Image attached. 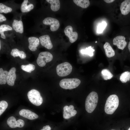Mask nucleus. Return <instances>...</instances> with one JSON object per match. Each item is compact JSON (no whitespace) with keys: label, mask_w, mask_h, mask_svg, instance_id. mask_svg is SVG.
<instances>
[{"label":"nucleus","mask_w":130,"mask_h":130,"mask_svg":"<svg viewBox=\"0 0 130 130\" xmlns=\"http://www.w3.org/2000/svg\"><path fill=\"white\" fill-rule=\"evenodd\" d=\"M119 104L118 97L115 94L110 95L107 98L104 107L105 112L108 114H113Z\"/></svg>","instance_id":"nucleus-1"},{"label":"nucleus","mask_w":130,"mask_h":130,"mask_svg":"<svg viewBox=\"0 0 130 130\" xmlns=\"http://www.w3.org/2000/svg\"><path fill=\"white\" fill-rule=\"evenodd\" d=\"M98 100V95L96 92L92 91L88 95L85 103V109L88 112L90 113L94 111L96 107Z\"/></svg>","instance_id":"nucleus-2"},{"label":"nucleus","mask_w":130,"mask_h":130,"mask_svg":"<svg viewBox=\"0 0 130 130\" xmlns=\"http://www.w3.org/2000/svg\"><path fill=\"white\" fill-rule=\"evenodd\" d=\"M80 83V80L77 78H64L60 80L59 84L63 89L71 90L78 87Z\"/></svg>","instance_id":"nucleus-3"},{"label":"nucleus","mask_w":130,"mask_h":130,"mask_svg":"<svg viewBox=\"0 0 130 130\" xmlns=\"http://www.w3.org/2000/svg\"><path fill=\"white\" fill-rule=\"evenodd\" d=\"M27 95L30 101L34 105L39 106L42 104L43 98L38 91L34 89H32L28 92Z\"/></svg>","instance_id":"nucleus-4"},{"label":"nucleus","mask_w":130,"mask_h":130,"mask_svg":"<svg viewBox=\"0 0 130 130\" xmlns=\"http://www.w3.org/2000/svg\"><path fill=\"white\" fill-rule=\"evenodd\" d=\"M72 67L69 62H65L58 65L56 68L57 73L59 76L64 77L69 74L71 72Z\"/></svg>","instance_id":"nucleus-5"},{"label":"nucleus","mask_w":130,"mask_h":130,"mask_svg":"<svg viewBox=\"0 0 130 130\" xmlns=\"http://www.w3.org/2000/svg\"><path fill=\"white\" fill-rule=\"evenodd\" d=\"M53 58V56L50 52H42L39 54L37 59V63L39 66L44 67L46 63L51 61Z\"/></svg>","instance_id":"nucleus-6"},{"label":"nucleus","mask_w":130,"mask_h":130,"mask_svg":"<svg viewBox=\"0 0 130 130\" xmlns=\"http://www.w3.org/2000/svg\"><path fill=\"white\" fill-rule=\"evenodd\" d=\"M43 22L45 25H50V30L52 31H57L60 26L58 20L52 17H48L45 18L43 20Z\"/></svg>","instance_id":"nucleus-7"},{"label":"nucleus","mask_w":130,"mask_h":130,"mask_svg":"<svg viewBox=\"0 0 130 130\" xmlns=\"http://www.w3.org/2000/svg\"><path fill=\"white\" fill-rule=\"evenodd\" d=\"M64 32L65 35L69 38L71 43H73L77 40L78 36V33L76 32L73 31V28L71 26H67L65 28Z\"/></svg>","instance_id":"nucleus-8"},{"label":"nucleus","mask_w":130,"mask_h":130,"mask_svg":"<svg viewBox=\"0 0 130 130\" xmlns=\"http://www.w3.org/2000/svg\"><path fill=\"white\" fill-rule=\"evenodd\" d=\"M74 107L72 105L69 106H65L63 108V117L65 119H68L74 116L77 114V111L74 110Z\"/></svg>","instance_id":"nucleus-9"},{"label":"nucleus","mask_w":130,"mask_h":130,"mask_svg":"<svg viewBox=\"0 0 130 130\" xmlns=\"http://www.w3.org/2000/svg\"><path fill=\"white\" fill-rule=\"evenodd\" d=\"M125 39V37L123 36H117L113 39V44L116 46L118 49L123 50L127 45Z\"/></svg>","instance_id":"nucleus-10"},{"label":"nucleus","mask_w":130,"mask_h":130,"mask_svg":"<svg viewBox=\"0 0 130 130\" xmlns=\"http://www.w3.org/2000/svg\"><path fill=\"white\" fill-rule=\"evenodd\" d=\"M39 41L41 45L48 49H50L53 47V45L48 35H44L39 38Z\"/></svg>","instance_id":"nucleus-11"},{"label":"nucleus","mask_w":130,"mask_h":130,"mask_svg":"<svg viewBox=\"0 0 130 130\" xmlns=\"http://www.w3.org/2000/svg\"><path fill=\"white\" fill-rule=\"evenodd\" d=\"M19 114L20 116L30 120H34L38 117L37 114L29 110L22 109L19 111Z\"/></svg>","instance_id":"nucleus-12"},{"label":"nucleus","mask_w":130,"mask_h":130,"mask_svg":"<svg viewBox=\"0 0 130 130\" xmlns=\"http://www.w3.org/2000/svg\"><path fill=\"white\" fill-rule=\"evenodd\" d=\"M16 68L13 67L8 72L7 77V83L9 85L13 86L14 84V82L16 78Z\"/></svg>","instance_id":"nucleus-13"},{"label":"nucleus","mask_w":130,"mask_h":130,"mask_svg":"<svg viewBox=\"0 0 130 130\" xmlns=\"http://www.w3.org/2000/svg\"><path fill=\"white\" fill-rule=\"evenodd\" d=\"M28 41L29 43L28 48L30 50L32 51H36L39 44V39L36 37H31L28 38Z\"/></svg>","instance_id":"nucleus-14"},{"label":"nucleus","mask_w":130,"mask_h":130,"mask_svg":"<svg viewBox=\"0 0 130 130\" xmlns=\"http://www.w3.org/2000/svg\"><path fill=\"white\" fill-rule=\"evenodd\" d=\"M120 10L122 14H128L130 12V0H125L122 2L120 5Z\"/></svg>","instance_id":"nucleus-15"},{"label":"nucleus","mask_w":130,"mask_h":130,"mask_svg":"<svg viewBox=\"0 0 130 130\" xmlns=\"http://www.w3.org/2000/svg\"><path fill=\"white\" fill-rule=\"evenodd\" d=\"M13 28L17 32L22 33L24 32L23 23L21 20H14L12 24Z\"/></svg>","instance_id":"nucleus-16"},{"label":"nucleus","mask_w":130,"mask_h":130,"mask_svg":"<svg viewBox=\"0 0 130 130\" xmlns=\"http://www.w3.org/2000/svg\"><path fill=\"white\" fill-rule=\"evenodd\" d=\"M106 56L108 58L113 57L115 55V52L110 44L108 42H106L104 45Z\"/></svg>","instance_id":"nucleus-17"},{"label":"nucleus","mask_w":130,"mask_h":130,"mask_svg":"<svg viewBox=\"0 0 130 130\" xmlns=\"http://www.w3.org/2000/svg\"><path fill=\"white\" fill-rule=\"evenodd\" d=\"M28 2V0H24L22 3L20 7V10L22 13L29 12L33 8L34 6L33 4H30L27 5Z\"/></svg>","instance_id":"nucleus-18"},{"label":"nucleus","mask_w":130,"mask_h":130,"mask_svg":"<svg viewBox=\"0 0 130 130\" xmlns=\"http://www.w3.org/2000/svg\"><path fill=\"white\" fill-rule=\"evenodd\" d=\"M10 54L14 57L18 56L22 59H25L26 57V54L23 51H20L17 48L13 49Z\"/></svg>","instance_id":"nucleus-19"},{"label":"nucleus","mask_w":130,"mask_h":130,"mask_svg":"<svg viewBox=\"0 0 130 130\" xmlns=\"http://www.w3.org/2000/svg\"><path fill=\"white\" fill-rule=\"evenodd\" d=\"M51 4V9L54 11L58 10L60 7V3L58 0H46Z\"/></svg>","instance_id":"nucleus-20"},{"label":"nucleus","mask_w":130,"mask_h":130,"mask_svg":"<svg viewBox=\"0 0 130 130\" xmlns=\"http://www.w3.org/2000/svg\"><path fill=\"white\" fill-rule=\"evenodd\" d=\"M8 72L4 71L1 68H0V84H5L7 82V77Z\"/></svg>","instance_id":"nucleus-21"},{"label":"nucleus","mask_w":130,"mask_h":130,"mask_svg":"<svg viewBox=\"0 0 130 130\" xmlns=\"http://www.w3.org/2000/svg\"><path fill=\"white\" fill-rule=\"evenodd\" d=\"M73 1L78 6L83 8H86L90 5L88 0H73Z\"/></svg>","instance_id":"nucleus-22"},{"label":"nucleus","mask_w":130,"mask_h":130,"mask_svg":"<svg viewBox=\"0 0 130 130\" xmlns=\"http://www.w3.org/2000/svg\"><path fill=\"white\" fill-rule=\"evenodd\" d=\"M12 28L9 26L5 24H3L0 26V33L1 37L2 39H5L6 37L4 33V32L5 31L12 30Z\"/></svg>","instance_id":"nucleus-23"},{"label":"nucleus","mask_w":130,"mask_h":130,"mask_svg":"<svg viewBox=\"0 0 130 130\" xmlns=\"http://www.w3.org/2000/svg\"><path fill=\"white\" fill-rule=\"evenodd\" d=\"M120 79L123 83H126L130 80V72L126 71L122 73L121 75Z\"/></svg>","instance_id":"nucleus-24"},{"label":"nucleus","mask_w":130,"mask_h":130,"mask_svg":"<svg viewBox=\"0 0 130 130\" xmlns=\"http://www.w3.org/2000/svg\"><path fill=\"white\" fill-rule=\"evenodd\" d=\"M101 74L102 78L105 80L110 79L113 76L111 72L106 69L103 70L101 72Z\"/></svg>","instance_id":"nucleus-25"},{"label":"nucleus","mask_w":130,"mask_h":130,"mask_svg":"<svg viewBox=\"0 0 130 130\" xmlns=\"http://www.w3.org/2000/svg\"><path fill=\"white\" fill-rule=\"evenodd\" d=\"M7 123L9 127L12 128L17 127V121L15 118L13 116L9 117L7 119Z\"/></svg>","instance_id":"nucleus-26"},{"label":"nucleus","mask_w":130,"mask_h":130,"mask_svg":"<svg viewBox=\"0 0 130 130\" xmlns=\"http://www.w3.org/2000/svg\"><path fill=\"white\" fill-rule=\"evenodd\" d=\"M21 67L23 71L30 73L35 70V66L33 64H29L26 65H22Z\"/></svg>","instance_id":"nucleus-27"},{"label":"nucleus","mask_w":130,"mask_h":130,"mask_svg":"<svg viewBox=\"0 0 130 130\" xmlns=\"http://www.w3.org/2000/svg\"><path fill=\"white\" fill-rule=\"evenodd\" d=\"M94 51V50L92 48L91 46H90L86 48L85 49L81 50L80 52L83 54H87L91 57L93 55V52Z\"/></svg>","instance_id":"nucleus-28"},{"label":"nucleus","mask_w":130,"mask_h":130,"mask_svg":"<svg viewBox=\"0 0 130 130\" xmlns=\"http://www.w3.org/2000/svg\"><path fill=\"white\" fill-rule=\"evenodd\" d=\"M12 10V9L2 3H0V13H7L11 12Z\"/></svg>","instance_id":"nucleus-29"},{"label":"nucleus","mask_w":130,"mask_h":130,"mask_svg":"<svg viewBox=\"0 0 130 130\" xmlns=\"http://www.w3.org/2000/svg\"><path fill=\"white\" fill-rule=\"evenodd\" d=\"M8 106L7 102L4 100L0 102V115H1L7 108Z\"/></svg>","instance_id":"nucleus-30"},{"label":"nucleus","mask_w":130,"mask_h":130,"mask_svg":"<svg viewBox=\"0 0 130 130\" xmlns=\"http://www.w3.org/2000/svg\"><path fill=\"white\" fill-rule=\"evenodd\" d=\"M107 25V23L105 21H103L98 26L97 32L98 33H102L106 26Z\"/></svg>","instance_id":"nucleus-31"},{"label":"nucleus","mask_w":130,"mask_h":130,"mask_svg":"<svg viewBox=\"0 0 130 130\" xmlns=\"http://www.w3.org/2000/svg\"><path fill=\"white\" fill-rule=\"evenodd\" d=\"M17 127L21 128L23 127L24 125V121L21 119H19L17 120Z\"/></svg>","instance_id":"nucleus-32"},{"label":"nucleus","mask_w":130,"mask_h":130,"mask_svg":"<svg viewBox=\"0 0 130 130\" xmlns=\"http://www.w3.org/2000/svg\"><path fill=\"white\" fill-rule=\"evenodd\" d=\"M6 17L2 14H0V22H2L6 21Z\"/></svg>","instance_id":"nucleus-33"},{"label":"nucleus","mask_w":130,"mask_h":130,"mask_svg":"<svg viewBox=\"0 0 130 130\" xmlns=\"http://www.w3.org/2000/svg\"><path fill=\"white\" fill-rule=\"evenodd\" d=\"M43 129L45 130H51V128L49 125H46L45 126L43 127Z\"/></svg>","instance_id":"nucleus-34"},{"label":"nucleus","mask_w":130,"mask_h":130,"mask_svg":"<svg viewBox=\"0 0 130 130\" xmlns=\"http://www.w3.org/2000/svg\"><path fill=\"white\" fill-rule=\"evenodd\" d=\"M115 0H104V1L105 2L107 3H111L113 1H114Z\"/></svg>","instance_id":"nucleus-35"},{"label":"nucleus","mask_w":130,"mask_h":130,"mask_svg":"<svg viewBox=\"0 0 130 130\" xmlns=\"http://www.w3.org/2000/svg\"><path fill=\"white\" fill-rule=\"evenodd\" d=\"M128 48L129 49V50L130 52V41L129 43V44L128 46Z\"/></svg>","instance_id":"nucleus-36"},{"label":"nucleus","mask_w":130,"mask_h":130,"mask_svg":"<svg viewBox=\"0 0 130 130\" xmlns=\"http://www.w3.org/2000/svg\"><path fill=\"white\" fill-rule=\"evenodd\" d=\"M127 130H130V127L128 128Z\"/></svg>","instance_id":"nucleus-37"},{"label":"nucleus","mask_w":130,"mask_h":130,"mask_svg":"<svg viewBox=\"0 0 130 130\" xmlns=\"http://www.w3.org/2000/svg\"><path fill=\"white\" fill-rule=\"evenodd\" d=\"M1 49V44H0V50Z\"/></svg>","instance_id":"nucleus-38"},{"label":"nucleus","mask_w":130,"mask_h":130,"mask_svg":"<svg viewBox=\"0 0 130 130\" xmlns=\"http://www.w3.org/2000/svg\"><path fill=\"white\" fill-rule=\"evenodd\" d=\"M40 130H45L44 129H41Z\"/></svg>","instance_id":"nucleus-39"},{"label":"nucleus","mask_w":130,"mask_h":130,"mask_svg":"<svg viewBox=\"0 0 130 130\" xmlns=\"http://www.w3.org/2000/svg\"><path fill=\"white\" fill-rule=\"evenodd\" d=\"M97 41H96V42H96V43H97Z\"/></svg>","instance_id":"nucleus-40"}]
</instances>
